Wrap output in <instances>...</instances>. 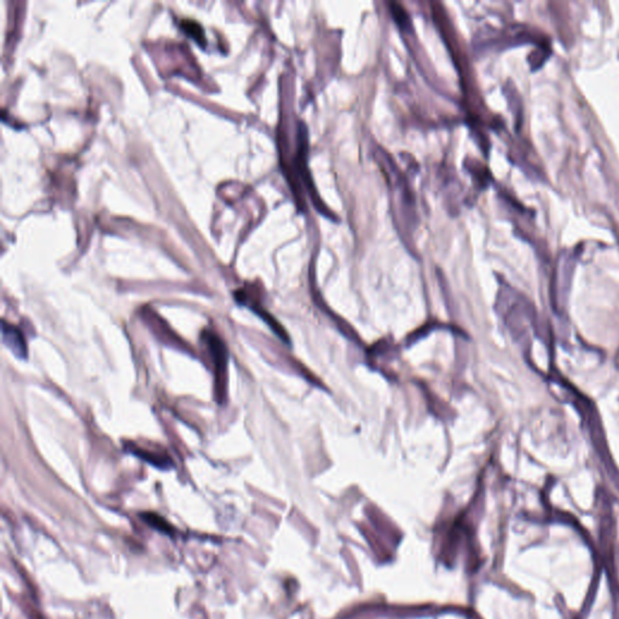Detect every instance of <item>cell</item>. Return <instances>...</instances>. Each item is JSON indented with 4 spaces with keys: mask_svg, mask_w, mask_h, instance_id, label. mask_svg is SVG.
<instances>
[{
    "mask_svg": "<svg viewBox=\"0 0 619 619\" xmlns=\"http://www.w3.org/2000/svg\"><path fill=\"white\" fill-rule=\"evenodd\" d=\"M307 150H309V138H307V128L304 123H300L299 131H298V149L297 155L294 157V179H293L292 185L294 190V195L297 196L298 204H302V199H301L300 188H299V179L302 180L305 185L306 190L309 192L310 197L312 200L316 208L319 209V212L323 216H327L331 219H334V216L331 214V211L328 209L327 206L323 204L322 200L319 196V192L314 188V180L310 174L309 167H307Z\"/></svg>",
    "mask_w": 619,
    "mask_h": 619,
    "instance_id": "obj_1",
    "label": "cell"
},
{
    "mask_svg": "<svg viewBox=\"0 0 619 619\" xmlns=\"http://www.w3.org/2000/svg\"><path fill=\"white\" fill-rule=\"evenodd\" d=\"M204 343L212 356L216 372V397L218 403H224L226 396V373H228V350L219 336L212 331H204L202 334Z\"/></svg>",
    "mask_w": 619,
    "mask_h": 619,
    "instance_id": "obj_2",
    "label": "cell"
},
{
    "mask_svg": "<svg viewBox=\"0 0 619 619\" xmlns=\"http://www.w3.org/2000/svg\"><path fill=\"white\" fill-rule=\"evenodd\" d=\"M1 333H3V341H4L5 346L9 348L10 351L18 358H23V360L27 358L26 340L22 336L20 329L13 324L3 321Z\"/></svg>",
    "mask_w": 619,
    "mask_h": 619,
    "instance_id": "obj_3",
    "label": "cell"
},
{
    "mask_svg": "<svg viewBox=\"0 0 619 619\" xmlns=\"http://www.w3.org/2000/svg\"><path fill=\"white\" fill-rule=\"evenodd\" d=\"M125 449L128 453L135 455L137 458H140L142 461L152 465V466L160 468V470H168L173 467V462L171 461V458L166 454H160V453H153L149 450L140 449L138 446L128 444L125 446Z\"/></svg>",
    "mask_w": 619,
    "mask_h": 619,
    "instance_id": "obj_4",
    "label": "cell"
},
{
    "mask_svg": "<svg viewBox=\"0 0 619 619\" xmlns=\"http://www.w3.org/2000/svg\"><path fill=\"white\" fill-rule=\"evenodd\" d=\"M140 517L149 526H152L155 530L160 531L162 534H173V527L160 515H157L155 513H142Z\"/></svg>",
    "mask_w": 619,
    "mask_h": 619,
    "instance_id": "obj_5",
    "label": "cell"
},
{
    "mask_svg": "<svg viewBox=\"0 0 619 619\" xmlns=\"http://www.w3.org/2000/svg\"><path fill=\"white\" fill-rule=\"evenodd\" d=\"M182 28L188 35H190V37L195 39L196 42H199L200 45H204L206 44L204 30H202V28H201L197 22L191 21V20H183Z\"/></svg>",
    "mask_w": 619,
    "mask_h": 619,
    "instance_id": "obj_6",
    "label": "cell"
},
{
    "mask_svg": "<svg viewBox=\"0 0 619 619\" xmlns=\"http://www.w3.org/2000/svg\"><path fill=\"white\" fill-rule=\"evenodd\" d=\"M390 10L392 16L395 18V21L397 22V25H398L402 30H407L410 28L409 16H407L405 10H404L400 5L397 4V3H391Z\"/></svg>",
    "mask_w": 619,
    "mask_h": 619,
    "instance_id": "obj_7",
    "label": "cell"
}]
</instances>
